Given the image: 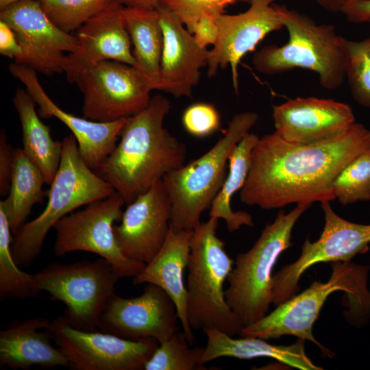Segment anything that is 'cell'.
<instances>
[{
	"label": "cell",
	"instance_id": "cb8c5ba5",
	"mask_svg": "<svg viewBox=\"0 0 370 370\" xmlns=\"http://www.w3.org/2000/svg\"><path fill=\"white\" fill-rule=\"evenodd\" d=\"M207 344L201 359L204 365L221 357L239 359L271 358L290 367L301 370H322L308 356L305 351V341L298 338L288 345H273L258 337L234 338L221 331L207 329L204 330Z\"/></svg>",
	"mask_w": 370,
	"mask_h": 370
},
{
	"label": "cell",
	"instance_id": "e0dca14e",
	"mask_svg": "<svg viewBox=\"0 0 370 370\" xmlns=\"http://www.w3.org/2000/svg\"><path fill=\"white\" fill-rule=\"evenodd\" d=\"M171 214V201L162 180L128 204L121 223L114 225L123 254L145 264L151 261L167 238Z\"/></svg>",
	"mask_w": 370,
	"mask_h": 370
},
{
	"label": "cell",
	"instance_id": "9c48e42d",
	"mask_svg": "<svg viewBox=\"0 0 370 370\" xmlns=\"http://www.w3.org/2000/svg\"><path fill=\"white\" fill-rule=\"evenodd\" d=\"M38 290L64 304V318L73 328L99 331L100 319L116 295L120 277L109 262L100 257L95 261L72 264L51 263L34 274Z\"/></svg>",
	"mask_w": 370,
	"mask_h": 370
},
{
	"label": "cell",
	"instance_id": "9a60e30c",
	"mask_svg": "<svg viewBox=\"0 0 370 370\" xmlns=\"http://www.w3.org/2000/svg\"><path fill=\"white\" fill-rule=\"evenodd\" d=\"M276 0H253L245 12L225 13L217 17L218 36L209 50L207 75L215 76L219 69L230 66L234 91H238V66L269 33L284 27Z\"/></svg>",
	"mask_w": 370,
	"mask_h": 370
},
{
	"label": "cell",
	"instance_id": "f35d334b",
	"mask_svg": "<svg viewBox=\"0 0 370 370\" xmlns=\"http://www.w3.org/2000/svg\"><path fill=\"white\" fill-rule=\"evenodd\" d=\"M340 12L352 23L370 22V0H354L347 3Z\"/></svg>",
	"mask_w": 370,
	"mask_h": 370
},
{
	"label": "cell",
	"instance_id": "4dcf8cb0",
	"mask_svg": "<svg viewBox=\"0 0 370 370\" xmlns=\"http://www.w3.org/2000/svg\"><path fill=\"white\" fill-rule=\"evenodd\" d=\"M49 20L62 31L71 34L89 19L108 10L113 0H38Z\"/></svg>",
	"mask_w": 370,
	"mask_h": 370
},
{
	"label": "cell",
	"instance_id": "484cf974",
	"mask_svg": "<svg viewBox=\"0 0 370 370\" xmlns=\"http://www.w3.org/2000/svg\"><path fill=\"white\" fill-rule=\"evenodd\" d=\"M123 17L136 69L152 90H161L160 62L164 36L156 9L123 7Z\"/></svg>",
	"mask_w": 370,
	"mask_h": 370
},
{
	"label": "cell",
	"instance_id": "3957f363",
	"mask_svg": "<svg viewBox=\"0 0 370 370\" xmlns=\"http://www.w3.org/2000/svg\"><path fill=\"white\" fill-rule=\"evenodd\" d=\"M332 273L325 282L315 280L298 295L280 304L259 321L243 328L241 337L278 338L290 335L307 340L317 345L330 358L334 354L314 336L312 329L320 311L330 295L341 291L348 299L346 319L356 325H363L370 319V291L368 288L369 267L351 261L331 262Z\"/></svg>",
	"mask_w": 370,
	"mask_h": 370
},
{
	"label": "cell",
	"instance_id": "4fadbf2b",
	"mask_svg": "<svg viewBox=\"0 0 370 370\" xmlns=\"http://www.w3.org/2000/svg\"><path fill=\"white\" fill-rule=\"evenodd\" d=\"M48 330L73 370H142L160 343L154 338L132 341L79 330L63 316L51 321Z\"/></svg>",
	"mask_w": 370,
	"mask_h": 370
},
{
	"label": "cell",
	"instance_id": "e575fe53",
	"mask_svg": "<svg viewBox=\"0 0 370 370\" xmlns=\"http://www.w3.org/2000/svg\"><path fill=\"white\" fill-rule=\"evenodd\" d=\"M182 121L188 134L199 138L212 134L221 125L218 110L214 105L206 102H196L187 107Z\"/></svg>",
	"mask_w": 370,
	"mask_h": 370
},
{
	"label": "cell",
	"instance_id": "836d02e7",
	"mask_svg": "<svg viewBox=\"0 0 370 370\" xmlns=\"http://www.w3.org/2000/svg\"><path fill=\"white\" fill-rule=\"evenodd\" d=\"M253 0H162L160 3L173 12L188 31L192 34L195 22L204 13L217 16L225 13V8L236 2L247 3Z\"/></svg>",
	"mask_w": 370,
	"mask_h": 370
},
{
	"label": "cell",
	"instance_id": "60d3db41",
	"mask_svg": "<svg viewBox=\"0 0 370 370\" xmlns=\"http://www.w3.org/2000/svg\"><path fill=\"white\" fill-rule=\"evenodd\" d=\"M323 9L330 12H340L348 3L354 0H315Z\"/></svg>",
	"mask_w": 370,
	"mask_h": 370
},
{
	"label": "cell",
	"instance_id": "44dd1931",
	"mask_svg": "<svg viewBox=\"0 0 370 370\" xmlns=\"http://www.w3.org/2000/svg\"><path fill=\"white\" fill-rule=\"evenodd\" d=\"M163 32L161 90L175 97H190L207 65L209 50L201 47L176 15L162 3L156 8Z\"/></svg>",
	"mask_w": 370,
	"mask_h": 370
},
{
	"label": "cell",
	"instance_id": "ba28073f",
	"mask_svg": "<svg viewBox=\"0 0 370 370\" xmlns=\"http://www.w3.org/2000/svg\"><path fill=\"white\" fill-rule=\"evenodd\" d=\"M258 119V115L251 111L235 114L212 148L163 177L172 204V230L193 231L199 225L202 213L210 208L225 180L232 149Z\"/></svg>",
	"mask_w": 370,
	"mask_h": 370
},
{
	"label": "cell",
	"instance_id": "8992f818",
	"mask_svg": "<svg viewBox=\"0 0 370 370\" xmlns=\"http://www.w3.org/2000/svg\"><path fill=\"white\" fill-rule=\"evenodd\" d=\"M62 143L61 160L47 193L45 208L36 218L25 223L12 238V253L18 267L29 265L38 256L47 233L59 220L114 191L84 162L72 134Z\"/></svg>",
	"mask_w": 370,
	"mask_h": 370
},
{
	"label": "cell",
	"instance_id": "7402d4cb",
	"mask_svg": "<svg viewBox=\"0 0 370 370\" xmlns=\"http://www.w3.org/2000/svg\"><path fill=\"white\" fill-rule=\"evenodd\" d=\"M193 231H175L170 227L162 248L132 281L134 285L145 283L157 285L171 297L190 344L195 338L188 319V293L184 274L188 267Z\"/></svg>",
	"mask_w": 370,
	"mask_h": 370
},
{
	"label": "cell",
	"instance_id": "f1b7e54d",
	"mask_svg": "<svg viewBox=\"0 0 370 370\" xmlns=\"http://www.w3.org/2000/svg\"><path fill=\"white\" fill-rule=\"evenodd\" d=\"M12 230L3 208L0 206V297L27 299L37 297L34 274L22 271L12 253Z\"/></svg>",
	"mask_w": 370,
	"mask_h": 370
},
{
	"label": "cell",
	"instance_id": "ffe728a7",
	"mask_svg": "<svg viewBox=\"0 0 370 370\" xmlns=\"http://www.w3.org/2000/svg\"><path fill=\"white\" fill-rule=\"evenodd\" d=\"M123 5L115 3L89 19L75 34V49L66 55L64 73L73 84L83 71L104 60H115L136 67L131 40L125 27Z\"/></svg>",
	"mask_w": 370,
	"mask_h": 370
},
{
	"label": "cell",
	"instance_id": "f546056e",
	"mask_svg": "<svg viewBox=\"0 0 370 370\" xmlns=\"http://www.w3.org/2000/svg\"><path fill=\"white\" fill-rule=\"evenodd\" d=\"M184 332H177L159 343L145 370H206L201 363L205 347H190Z\"/></svg>",
	"mask_w": 370,
	"mask_h": 370
},
{
	"label": "cell",
	"instance_id": "b9f144b4",
	"mask_svg": "<svg viewBox=\"0 0 370 370\" xmlns=\"http://www.w3.org/2000/svg\"><path fill=\"white\" fill-rule=\"evenodd\" d=\"M18 1H21V0H0V9H2L4 7L11 3Z\"/></svg>",
	"mask_w": 370,
	"mask_h": 370
},
{
	"label": "cell",
	"instance_id": "74e56055",
	"mask_svg": "<svg viewBox=\"0 0 370 370\" xmlns=\"http://www.w3.org/2000/svg\"><path fill=\"white\" fill-rule=\"evenodd\" d=\"M0 53L17 62L23 51L13 29L5 22L0 21Z\"/></svg>",
	"mask_w": 370,
	"mask_h": 370
},
{
	"label": "cell",
	"instance_id": "d590c367",
	"mask_svg": "<svg viewBox=\"0 0 370 370\" xmlns=\"http://www.w3.org/2000/svg\"><path fill=\"white\" fill-rule=\"evenodd\" d=\"M218 16L208 12L204 13L194 24L192 34L201 47L207 48L210 45H214L219 32L217 21Z\"/></svg>",
	"mask_w": 370,
	"mask_h": 370
},
{
	"label": "cell",
	"instance_id": "8fae6325",
	"mask_svg": "<svg viewBox=\"0 0 370 370\" xmlns=\"http://www.w3.org/2000/svg\"><path fill=\"white\" fill-rule=\"evenodd\" d=\"M83 94L84 118L98 122L127 119L143 110L152 90L134 66L104 60L81 72L75 79Z\"/></svg>",
	"mask_w": 370,
	"mask_h": 370
},
{
	"label": "cell",
	"instance_id": "5b68a950",
	"mask_svg": "<svg viewBox=\"0 0 370 370\" xmlns=\"http://www.w3.org/2000/svg\"><path fill=\"white\" fill-rule=\"evenodd\" d=\"M219 219L210 217L193 230L188 263V319L192 330L214 329L234 336L244 325L227 304L225 291L234 260L217 235Z\"/></svg>",
	"mask_w": 370,
	"mask_h": 370
},
{
	"label": "cell",
	"instance_id": "7c38bea8",
	"mask_svg": "<svg viewBox=\"0 0 370 370\" xmlns=\"http://www.w3.org/2000/svg\"><path fill=\"white\" fill-rule=\"evenodd\" d=\"M321 205L325 224L319 238L314 242L306 238L298 258L273 274L272 304L275 306L297 294L299 280L310 267L321 262L351 261L369 249L370 224L355 223L341 218L328 201Z\"/></svg>",
	"mask_w": 370,
	"mask_h": 370
},
{
	"label": "cell",
	"instance_id": "277c9868",
	"mask_svg": "<svg viewBox=\"0 0 370 370\" xmlns=\"http://www.w3.org/2000/svg\"><path fill=\"white\" fill-rule=\"evenodd\" d=\"M288 39L278 46L270 45L256 51L252 58L255 69L267 75L296 68L314 71L327 90L340 87L346 79L347 57L334 25L319 24L297 10L279 5Z\"/></svg>",
	"mask_w": 370,
	"mask_h": 370
},
{
	"label": "cell",
	"instance_id": "d4e9b609",
	"mask_svg": "<svg viewBox=\"0 0 370 370\" xmlns=\"http://www.w3.org/2000/svg\"><path fill=\"white\" fill-rule=\"evenodd\" d=\"M13 103L22 127V149L50 185L60 166L62 143L52 138L49 127L41 121L36 103L26 89H16Z\"/></svg>",
	"mask_w": 370,
	"mask_h": 370
},
{
	"label": "cell",
	"instance_id": "603a6c76",
	"mask_svg": "<svg viewBox=\"0 0 370 370\" xmlns=\"http://www.w3.org/2000/svg\"><path fill=\"white\" fill-rule=\"evenodd\" d=\"M50 323L49 319L38 317L14 322L1 330V366L12 369H28L34 365L69 367L64 354L51 344Z\"/></svg>",
	"mask_w": 370,
	"mask_h": 370
},
{
	"label": "cell",
	"instance_id": "83f0119b",
	"mask_svg": "<svg viewBox=\"0 0 370 370\" xmlns=\"http://www.w3.org/2000/svg\"><path fill=\"white\" fill-rule=\"evenodd\" d=\"M46 184L37 166L26 156L22 148H14L9 192L0 201L6 214L12 234L25 223L34 204L42 203Z\"/></svg>",
	"mask_w": 370,
	"mask_h": 370
},
{
	"label": "cell",
	"instance_id": "1f68e13d",
	"mask_svg": "<svg viewBox=\"0 0 370 370\" xmlns=\"http://www.w3.org/2000/svg\"><path fill=\"white\" fill-rule=\"evenodd\" d=\"M347 57L346 79L354 100L370 108V36L361 40L341 36Z\"/></svg>",
	"mask_w": 370,
	"mask_h": 370
},
{
	"label": "cell",
	"instance_id": "d6986e66",
	"mask_svg": "<svg viewBox=\"0 0 370 370\" xmlns=\"http://www.w3.org/2000/svg\"><path fill=\"white\" fill-rule=\"evenodd\" d=\"M275 132L284 140L310 144L341 134L355 121L348 104L332 99L297 97L273 106Z\"/></svg>",
	"mask_w": 370,
	"mask_h": 370
},
{
	"label": "cell",
	"instance_id": "30bf717a",
	"mask_svg": "<svg viewBox=\"0 0 370 370\" xmlns=\"http://www.w3.org/2000/svg\"><path fill=\"white\" fill-rule=\"evenodd\" d=\"M125 204L114 190L108 197L62 218L53 227L55 254L63 256L77 251L94 253L106 260L120 278L138 275L146 264L123 254L113 230L114 223L121 219Z\"/></svg>",
	"mask_w": 370,
	"mask_h": 370
},
{
	"label": "cell",
	"instance_id": "ac0fdd59",
	"mask_svg": "<svg viewBox=\"0 0 370 370\" xmlns=\"http://www.w3.org/2000/svg\"><path fill=\"white\" fill-rule=\"evenodd\" d=\"M8 69L12 75L24 84L39 107V116L55 117L66 125L77 140L80 156L90 169L97 171L116 147L127 119L98 122L76 116L61 109L50 99L36 71L14 62L9 64Z\"/></svg>",
	"mask_w": 370,
	"mask_h": 370
},
{
	"label": "cell",
	"instance_id": "d6a6232c",
	"mask_svg": "<svg viewBox=\"0 0 370 370\" xmlns=\"http://www.w3.org/2000/svg\"><path fill=\"white\" fill-rule=\"evenodd\" d=\"M335 199L343 205L370 200V150L347 164L335 178Z\"/></svg>",
	"mask_w": 370,
	"mask_h": 370
},
{
	"label": "cell",
	"instance_id": "ab89813d",
	"mask_svg": "<svg viewBox=\"0 0 370 370\" xmlns=\"http://www.w3.org/2000/svg\"><path fill=\"white\" fill-rule=\"evenodd\" d=\"M124 7L155 9L162 0H113Z\"/></svg>",
	"mask_w": 370,
	"mask_h": 370
},
{
	"label": "cell",
	"instance_id": "2e32d148",
	"mask_svg": "<svg viewBox=\"0 0 370 370\" xmlns=\"http://www.w3.org/2000/svg\"><path fill=\"white\" fill-rule=\"evenodd\" d=\"M176 306L160 287L147 284L142 295H115L100 319L99 331L132 341L154 338L159 343L178 331Z\"/></svg>",
	"mask_w": 370,
	"mask_h": 370
},
{
	"label": "cell",
	"instance_id": "52a82bcc",
	"mask_svg": "<svg viewBox=\"0 0 370 370\" xmlns=\"http://www.w3.org/2000/svg\"><path fill=\"white\" fill-rule=\"evenodd\" d=\"M311 204H297L288 213L280 210L253 247L239 254L227 281L226 301L244 327L263 318L272 304L273 270L282 252L291 247L293 229Z\"/></svg>",
	"mask_w": 370,
	"mask_h": 370
},
{
	"label": "cell",
	"instance_id": "7a4b0ae2",
	"mask_svg": "<svg viewBox=\"0 0 370 370\" xmlns=\"http://www.w3.org/2000/svg\"><path fill=\"white\" fill-rule=\"evenodd\" d=\"M169 100L151 97L141 112L127 119L120 140L96 171L126 204L185 164L186 147L164 127Z\"/></svg>",
	"mask_w": 370,
	"mask_h": 370
},
{
	"label": "cell",
	"instance_id": "4316f807",
	"mask_svg": "<svg viewBox=\"0 0 370 370\" xmlns=\"http://www.w3.org/2000/svg\"><path fill=\"white\" fill-rule=\"evenodd\" d=\"M259 138L258 135L248 132L233 147L228 158V173L210 208L209 217L223 219L230 232L244 225H254L251 214L244 211H233L230 203L234 195L241 190L245 183L251 151Z\"/></svg>",
	"mask_w": 370,
	"mask_h": 370
},
{
	"label": "cell",
	"instance_id": "8d00e7d4",
	"mask_svg": "<svg viewBox=\"0 0 370 370\" xmlns=\"http://www.w3.org/2000/svg\"><path fill=\"white\" fill-rule=\"evenodd\" d=\"M14 148L3 130L0 133V195L7 196L11 181Z\"/></svg>",
	"mask_w": 370,
	"mask_h": 370
},
{
	"label": "cell",
	"instance_id": "6da1fadb",
	"mask_svg": "<svg viewBox=\"0 0 370 370\" xmlns=\"http://www.w3.org/2000/svg\"><path fill=\"white\" fill-rule=\"evenodd\" d=\"M370 150V131L354 122L332 138L310 144L286 141L275 132L260 138L251 155L241 201L264 210L335 199L340 171Z\"/></svg>",
	"mask_w": 370,
	"mask_h": 370
},
{
	"label": "cell",
	"instance_id": "5bb4252c",
	"mask_svg": "<svg viewBox=\"0 0 370 370\" xmlns=\"http://www.w3.org/2000/svg\"><path fill=\"white\" fill-rule=\"evenodd\" d=\"M0 21L13 29L22 49V56L16 63L45 76L64 71L65 53L75 49V36L57 27L38 0H21L4 7L0 11Z\"/></svg>",
	"mask_w": 370,
	"mask_h": 370
}]
</instances>
